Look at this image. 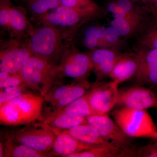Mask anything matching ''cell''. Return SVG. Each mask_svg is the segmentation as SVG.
<instances>
[{"label":"cell","mask_w":157,"mask_h":157,"mask_svg":"<svg viewBox=\"0 0 157 157\" xmlns=\"http://www.w3.org/2000/svg\"><path fill=\"white\" fill-rule=\"evenodd\" d=\"M22 6H15L10 1L0 0V27L10 39L27 40L35 28Z\"/></svg>","instance_id":"cell-6"},{"label":"cell","mask_w":157,"mask_h":157,"mask_svg":"<svg viewBox=\"0 0 157 157\" xmlns=\"http://www.w3.org/2000/svg\"><path fill=\"white\" fill-rule=\"evenodd\" d=\"M50 129L56 135L52 149L50 151L52 157H70L74 154L101 146L83 143L67 133Z\"/></svg>","instance_id":"cell-16"},{"label":"cell","mask_w":157,"mask_h":157,"mask_svg":"<svg viewBox=\"0 0 157 157\" xmlns=\"http://www.w3.org/2000/svg\"><path fill=\"white\" fill-rule=\"evenodd\" d=\"M44 98L33 93H24L0 106V124L20 126L40 121Z\"/></svg>","instance_id":"cell-2"},{"label":"cell","mask_w":157,"mask_h":157,"mask_svg":"<svg viewBox=\"0 0 157 157\" xmlns=\"http://www.w3.org/2000/svg\"><path fill=\"white\" fill-rule=\"evenodd\" d=\"M86 119L88 124L96 128L109 144L137 157V149L133 144L132 137L125 133L108 114L92 115Z\"/></svg>","instance_id":"cell-9"},{"label":"cell","mask_w":157,"mask_h":157,"mask_svg":"<svg viewBox=\"0 0 157 157\" xmlns=\"http://www.w3.org/2000/svg\"><path fill=\"white\" fill-rule=\"evenodd\" d=\"M116 105L139 109L157 107V93L150 88L136 84L119 90Z\"/></svg>","instance_id":"cell-13"},{"label":"cell","mask_w":157,"mask_h":157,"mask_svg":"<svg viewBox=\"0 0 157 157\" xmlns=\"http://www.w3.org/2000/svg\"><path fill=\"white\" fill-rule=\"evenodd\" d=\"M51 129L62 131L88 124L86 117L74 115L60 111H53L42 114L41 120Z\"/></svg>","instance_id":"cell-18"},{"label":"cell","mask_w":157,"mask_h":157,"mask_svg":"<svg viewBox=\"0 0 157 157\" xmlns=\"http://www.w3.org/2000/svg\"><path fill=\"white\" fill-rule=\"evenodd\" d=\"M97 5L93 0H61V5L71 8L81 9Z\"/></svg>","instance_id":"cell-31"},{"label":"cell","mask_w":157,"mask_h":157,"mask_svg":"<svg viewBox=\"0 0 157 157\" xmlns=\"http://www.w3.org/2000/svg\"><path fill=\"white\" fill-rule=\"evenodd\" d=\"M134 155L112 145L101 146L74 154L70 157H129Z\"/></svg>","instance_id":"cell-24"},{"label":"cell","mask_w":157,"mask_h":157,"mask_svg":"<svg viewBox=\"0 0 157 157\" xmlns=\"http://www.w3.org/2000/svg\"><path fill=\"white\" fill-rule=\"evenodd\" d=\"M59 67L63 78L68 77L79 82L87 81L93 70L90 53L81 52L74 44L64 54Z\"/></svg>","instance_id":"cell-10"},{"label":"cell","mask_w":157,"mask_h":157,"mask_svg":"<svg viewBox=\"0 0 157 157\" xmlns=\"http://www.w3.org/2000/svg\"><path fill=\"white\" fill-rule=\"evenodd\" d=\"M2 142L4 146V157H51L50 152H43L21 144L5 134Z\"/></svg>","instance_id":"cell-22"},{"label":"cell","mask_w":157,"mask_h":157,"mask_svg":"<svg viewBox=\"0 0 157 157\" xmlns=\"http://www.w3.org/2000/svg\"><path fill=\"white\" fill-rule=\"evenodd\" d=\"M27 40L10 39L2 43L0 52V71L18 73L25 61L32 56Z\"/></svg>","instance_id":"cell-11"},{"label":"cell","mask_w":157,"mask_h":157,"mask_svg":"<svg viewBox=\"0 0 157 157\" xmlns=\"http://www.w3.org/2000/svg\"><path fill=\"white\" fill-rule=\"evenodd\" d=\"M139 66L135 77L136 84L157 89V49L135 48Z\"/></svg>","instance_id":"cell-14"},{"label":"cell","mask_w":157,"mask_h":157,"mask_svg":"<svg viewBox=\"0 0 157 157\" xmlns=\"http://www.w3.org/2000/svg\"><path fill=\"white\" fill-rule=\"evenodd\" d=\"M138 66V57L135 52L131 53H122L109 77L112 81L120 84L135 77Z\"/></svg>","instance_id":"cell-17"},{"label":"cell","mask_w":157,"mask_h":157,"mask_svg":"<svg viewBox=\"0 0 157 157\" xmlns=\"http://www.w3.org/2000/svg\"><path fill=\"white\" fill-rule=\"evenodd\" d=\"M102 31L103 29H101L100 27L95 25L90 26L84 31V37L98 39L102 43L104 48H108L102 38Z\"/></svg>","instance_id":"cell-30"},{"label":"cell","mask_w":157,"mask_h":157,"mask_svg":"<svg viewBox=\"0 0 157 157\" xmlns=\"http://www.w3.org/2000/svg\"><path fill=\"white\" fill-rule=\"evenodd\" d=\"M140 1L141 3H142V5H143L149 11L148 8L149 6L150 0H140Z\"/></svg>","instance_id":"cell-33"},{"label":"cell","mask_w":157,"mask_h":157,"mask_svg":"<svg viewBox=\"0 0 157 157\" xmlns=\"http://www.w3.org/2000/svg\"><path fill=\"white\" fill-rule=\"evenodd\" d=\"M18 74L25 86L43 97L63 79L59 65L33 55L25 61Z\"/></svg>","instance_id":"cell-3"},{"label":"cell","mask_w":157,"mask_h":157,"mask_svg":"<svg viewBox=\"0 0 157 157\" xmlns=\"http://www.w3.org/2000/svg\"><path fill=\"white\" fill-rule=\"evenodd\" d=\"M0 157H4V146L2 141L0 142Z\"/></svg>","instance_id":"cell-34"},{"label":"cell","mask_w":157,"mask_h":157,"mask_svg":"<svg viewBox=\"0 0 157 157\" xmlns=\"http://www.w3.org/2000/svg\"><path fill=\"white\" fill-rule=\"evenodd\" d=\"M137 157H157V139L137 149Z\"/></svg>","instance_id":"cell-29"},{"label":"cell","mask_w":157,"mask_h":157,"mask_svg":"<svg viewBox=\"0 0 157 157\" xmlns=\"http://www.w3.org/2000/svg\"><path fill=\"white\" fill-rule=\"evenodd\" d=\"M120 34L113 27L110 26L102 31V38L108 48L117 50L121 43Z\"/></svg>","instance_id":"cell-26"},{"label":"cell","mask_w":157,"mask_h":157,"mask_svg":"<svg viewBox=\"0 0 157 157\" xmlns=\"http://www.w3.org/2000/svg\"><path fill=\"white\" fill-rule=\"evenodd\" d=\"M31 20L37 21L49 11L60 6L61 0H17Z\"/></svg>","instance_id":"cell-23"},{"label":"cell","mask_w":157,"mask_h":157,"mask_svg":"<svg viewBox=\"0 0 157 157\" xmlns=\"http://www.w3.org/2000/svg\"><path fill=\"white\" fill-rule=\"evenodd\" d=\"M56 130L67 133L77 140L88 144L98 146L112 145L104 140L96 128L88 124L79 125L67 130Z\"/></svg>","instance_id":"cell-19"},{"label":"cell","mask_w":157,"mask_h":157,"mask_svg":"<svg viewBox=\"0 0 157 157\" xmlns=\"http://www.w3.org/2000/svg\"><path fill=\"white\" fill-rule=\"evenodd\" d=\"M2 1H11V0H2Z\"/></svg>","instance_id":"cell-35"},{"label":"cell","mask_w":157,"mask_h":157,"mask_svg":"<svg viewBox=\"0 0 157 157\" xmlns=\"http://www.w3.org/2000/svg\"><path fill=\"white\" fill-rule=\"evenodd\" d=\"M111 114L119 126L130 137L157 139L156 126L146 109L121 107Z\"/></svg>","instance_id":"cell-5"},{"label":"cell","mask_w":157,"mask_h":157,"mask_svg":"<svg viewBox=\"0 0 157 157\" xmlns=\"http://www.w3.org/2000/svg\"><path fill=\"white\" fill-rule=\"evenodd\" d=\"M24 85L0 89V106L24 93L28 92Z\"/></svg>","instance_id":"cell-27"},{"label":"cell","mask_w":157,"mask_h":157,"mask_svg":"<svg viewBox=\"0 0 157 157\" xmlns=\"http://www.w3.org/2000/svg\"><path fill=\"white\" fill-rule=\"evenodd\" d=\"M147 18L146 17L125 15L114 17L110 21V25L118 31L121 36L128 38L136 36Z\"/></svg>","instance_id":"cell-21"},{"label":"cell","mask_w":157,"mask_h":157,"mask_svg":"<svg viewBox=\"0 0 157 157\" xmlns=\"http://www.w3.org/2000/svg\"><path fill=\"white\" fill-rule=\"evenodd\" d=\"M119 85L113 81L94 83L87 91L90 105L96 115L108 114L116 106Z\"/></svg>","instance_id":"cell-12"},{"label":"cell","mask_w":157,"mask_h":157,"mask_svg":"<svg viewBox=\"0 0 157 157\" xmlns=\"http://www.w3.org/2000/svg\"><path fill=\"white\" fill-rule=\"evenodd\" d=\"M148 9L151 14H157V0H150Z\"/></svg>","instance_id":"cell-32"},{"label":"cell","mask_w":157,"mask_h":157,"mask_svg":"<svg viewBox=\"0 0 157 157\" xmlns=\"http://www.w3.org/2000/svg\"><path fill=\"white\" fill-rule=\"evenodd\" d=\"M21 85H24L23 82L18 73H9L0 71V89Z\"/></svg>","instance_id":"cell-28"},{"label":"cell","mask_w":157,"mask_h":157,"mask_svg":"<svg viewBox=\"0 0 157 157\" xmlns=\"http://www.w3.org/2000/svg\"><path fill=\"white\" fill-rule=\"evenodd\" d=\"M27 40L32 55L59 65L66 51L73 42L66 39L51 26L40 25Z\"/></svg>","instance_id":"cell-4"},{"label":"cell","mask_w":157,"mask_h":157,"mask_svg":"<svg viewBox=\"0 0 157 157\" xmlns=\"http://www.w3.org/2000/svg\"><path fill=\"white\" fill-rule=\"evenodd\" d=\"M22 126L4 134L33 149L43 152L51 151L56 135L48 127L41 121Z\"/></svg>","instance_id":"cell-7"},{"label":"cell","mask_w":157,"mask_h":157,"mask_svg":"<svg viewBox=\"0 0 157 157\" xmlns=\"http://www.w3.org/2000/svg\"><path fill=\"white\" fill-rule=\"evenodd\" d=\"M90 86L87 81H76L71 83L57 85L43 97L42 114L63 109L85 94Z\"/></svg>","instance_id":"cell-8"},{"label":"cell","mask_w":157,"mask_h":157,"mask_svg":"<svg viewBox=\"0 0 157 157\" xmlns=\"http://www.w3.org/2000/svg\"><path fill=\"white\" fill-rule=\"evenodd\" d=\"M87 92L84 95L76 99L67 106L59 110L73 115L85 117L96 115L90 105Z\"/></svg>","instance_id":"cell-25"},{"label":"cell","mask_w":157,"mask_h":157,"mask_svg":"<svg viewBox=\"0 0 157 157\" xmlns=\"http://www.w3.org/2000/svg\"><path fill=\"white\" fill-rule=\"evenodd\" d=\"M135 48L157 49V14H152L144 23L136 35Z\"/></svg>","instance_id":"cell-20"},{"label":"cell","mask_w":157,"mask_h":157,"mask_svg":"<svg viewBox=\"0 0 157 157\" xmlns=\"http://www.w3.org/2000/svg\"><path fill=\"white\" fill-rule=\"evenodd\" d=\"M106 11V9L98 4L81 9L60 5L40 17L36 22L53 27L66 39L74 42L76 34L82 26L104 16Z\"/></svg>","instance_id":"cell-1"},{"label":"cell","mask_w":157,"mask_h":157,"mask_svg":"<svg viewBox=\"0 0 157 157\" xmlns=\"http://www.w3.org/2000/svg\"><path fill=\"white\" fill-rule=\"evenodd\" d=\"M92 71L96 77L94 83L102 82L112 71L122 53L111 48H98L89 52Z\"/></svg>","instance_id":"cell-15"}]
</instances>
